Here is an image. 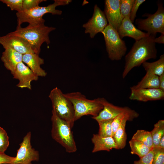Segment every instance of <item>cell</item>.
<instances>
[{"label":"cell","mask_w":164,"mask_h":164,"mask_svg":"<svg viewBox=\"0 0 164 164\" xmlns=\"http://www.w3.org/2000/svg\"><path fill=\"white\" fill-rule=\"evenodd\" d=\"M100 100L103 106V109L97 116L92 117L97 122L103 120L113 119L117 116L123 113L139 116L138 113L128 107H122L115 106L108 102L104 98H100Z\"/></svg>","instance_id":"cell-11"},{"label":"cell","mask_w":164,"mask_h":164,"mask_svg":"<svg viewBox=\"0 0 164 164\" xmlns=\"http://www.w3.org/2000/svg\"><path fill=\"white\" fill-rule=\"evenodd\" d=\"M154 154L152 164H164V149L153 147Z\"/></svg>","instance_id":"cell-30"},{"label":"cell","mask_w":164,"mask_h":164,"mask_svg":"<svg viewBox=\"0 0 164 164\" xmlns=\"http://www.w3.org/2000/svg\"><path fill=\"white\" fill-rule=\"evenodd\" d=\"M153 147H159V142L164 135V120L159 121L154 125L153 130L150 132Z\"/></svg>","instance_id":"cell-24"},{"label":"cell","mask_w":164,"mask_h":164,"mask_svg":"<svg viewBox=\"0 0 164 164\" xmlns=\"http://www.w3.org/2000/svg\"><path fill=\"white\" fill-rule=\"evenodd\" d=\"M45 0H23L22 2L23 10L32 9L39 6L41 2L46 1Z\"/></svg>","instance_id":"cell-32"},{"label":"cell","mask_w":164,"mask_h":164,"mask_svg":"<svg viewBox=\"0 0 164 164\" xmlns=\"http://www.w3.org/2000/svg\"><path fill=\"white\" fill-rule=\"evenodd\" d=\"M145 1V0H135L130 16V19L133 23L136 16L137 12L139 6Z\"/></svg>","instance_id":"cell-34"},{"label":"cell","mask_w":164,"mask_h":164,"mask_svg":"<svg viewBox=\"0 0 164 164\" xmlns=\"http://www.w3.org/2000/svg\"><path fill=\"white\" fill-rule=\"evenodd\" d=\"M49 97L51 100L52 110L60 118L68 123L72 128L74 122V111L71 102L57 87L50 92Z\"/></svg>","instance_id":"cell-6"},{"label":"cell","mask_w":164,"mask_h":164,"mask_svg":"<svg viewBox=\"0 0 164 164\" xmlns=\"http://www.w3.org/2000/svg\"><path fill=\"white\" fill-rule=\"evenodd\" d=\"M15 157L6 155L5 153H0V164L3 163L11 164Z\"/></svg>","instance_id":"cell-35"},{"label":"cell","mask_w":164,"mask_h":164,"mask_svg":"<svg viewBox=\"0 0 164 164\" xmlns=\"http://www.w3.org/2000/svg\"><path fill=\"white\" fill-rule=\"evenodd\" d=\"M64 95L73 104L75 121L84 115L96 116L103 109V106L100 97L89 99L79 92L69 93L64 94Z\"/></svg>","instance_id":"cell-5"},{"label":"cell","mask_w":164,"mask_h":164,"mask_svg":"<svg viewBox=\"0 0 164 164\" xmlns=\"http://www.w3.org/2000/svg\"><path fill=\"white\" fill-rule=\"evenodd\" d=\"M117 31L121 39L124 37L128 36L133 38L135 41L149 35L147 33L143 32L136 28L128 18L123 19Z\"/></svg>","instance_id":"cell-16"},{"label":"cell","mask_w":164,"mask_h":164,"mask_svg":"<svg viewBox=\"0 0 164 164\" xmlns=\"http://www.w3.org/2000/svg\"><path fill=\"white\" fill-rule=\"evenodd\" d=\"M154 41L156 43L164 44V34H161V35L157 38H155Z\"/></svg>","instance_id":"cell-37"},{"label":"cell","mask_w":164,"mask_h":164,"mask_svg":"<svg viewBox=\"0 0 164 164\" xmlns=\"http://www.w3.org/2000/svg\"><path fill=\"white\" fill-rule=\"evenodd\" d=\"M22 62L26 64L38 77H45L47 73L41 67V65L44 63V60L38 54L35 53H30L23 55Z\"/></svg>","instance_id":"cell-17"},{"label":"cell","mask_w":164,"mask_h":164,"mask_svg":"<svg viewBox=\"0 0 164 164\" xmlns=\"http://www.w3.org/2000/svg\"><path fill=\"white\" fill-rule=\"evenodd\" d=\"M135 0H120V10L123 19L130 18V14Z\"/></svg>","instance_id":"cell-27"},{"label":"cell","mask_w":164,"mask_h":164,"mask_svg":"<svg viewBox=\"0 0 164 164\" xmlns=\"http://www.w3.org/2000/svg\"></svg>","instance_id":"cell-40"},{"label":"cell","mask_w":164,"mask_h":164,"mask_svg":"<svg viewBox=\"0 0 164 164\" xmlns=\"http://www.w3.org/2000/svg\"><path fill=\"white\" fill-rule=\"evenodd\" d=\"M101 33L109 58L112 60H121L127 50L125 41L120 37L117 31L109 24Z\"/></svg>","instance_id":"cell-7"},{"label":"cell","mask_w":164,"mask_h":164,"mask_svg":"<svg viewBox=\"0 0 164 164\" xmlns=\"http://www.w3.org/2000/svg\"><path fill=\"white\" fill-rule=\"evenodd\" d=\"M142 65L146 73L159 76L164 73V55H161L156 61L152 62L145 61Z\"/></svg>","instance_id":"cell-22"},{"label":"cell","mask_w":164,"mask_h":164,"mask_svg":"<svg viewBox=\"0 0 164 164\" xmlns=\"http://www.w3.org/2000/svg\"><path fill=\"white\" fill-rule=\"evenodd\" d=\"M113 120L111 119L97 122L99 126L98 135L103 137H112L111 123Z\"/></svg>","instance_id":"cell-26"},{"label":"cell","mask_w":164,"mask_h":164,"mask_svg":"<svg viewBox=\"0 0 164 164\" xmlns=\"http://www.w3.org/2000/svg\"><path fill=\"white\" fill-rule=\"evenodd\" d=\"M91 141L94 145L92 153L102 151L109 152L113 149H118L112 137H103L98 134H94L91 138Z\"/></svg>","instance_id":"cell-19"},{"label":"cell","mask_w":164,"mask_h":164,"mask_svg":"<svg viewBox=\"0 0 164 164\" xmlns=\"http://www.w3.org/2000/svg\"><path fill=\"white\" fill-rule=\"evenodd\" d=\"M120 0H105L104 12L108 24L117 31L123 19L120 10Z\"/></svg>","instance_id":"cell-14"},{"label":"cell","mask_w":164,"mask_h":164,"mask_svg":"<svg viewBox=\"0 0 164 164\" xmlns=\"http://www.w3.org/2000/svg\"><path fill=\"white\" fill-rule=\"evenodd\" d=\"M128 121H131L132 120L128 116L125 117L112 136L117 146L118 149H122L126 145L127 134L125 132V126Z\"/></svg>","instance_id":"cell-21"},{"label":"cell","mask_w":164,"mask_h":164,"mask_svg":"<svg viewBox=\"0 0 164 164\" xmlns=\"http://www.w3.org/2000/svg\"><path fill=\"white\" fill-rule=\"evenodd\" d=\"M31 133L28 132L23 138L17 150L16 156L11 164H32L39 159V152L32 148L31 145Z\"/></svg>","instance_id":"cell-9"},{"label":"cell","mask_w":164,"mask_h":164,"mask_svg":"<svg viewBox=\"0 0 164 164\" xmlns=\"http://www.w3.org/2000/svg\"><path fill=\"white\" fill-rule=\"evenodd\" d=\"M71 2V0H55L53 3L47 6H38L31 9L17 12V28L21 26V25L25 22L30 24L44 23L45 20L43 17L45 14L50 13L52 15H60L62 13V11L56 9V7L67 5Z\"/></svg>","instance_id":"cell-3"},{"label":"cell","mask_w":164,"mask_h":164,"mask_svg":"<svg viewBox=\"0 0 164 164\" xmlns=\"http://www.w3.org/2000/svg\"><path fill=\"white\" fill-rule=\"evenodd\" d=\"M51 117V136L69 153L75 152L77 149L72 128L66 121L60 118L52 110Z\"/></svg>","instance_id":"cell-4"},{"label":"cell","mask_w":164,"mask_h":164,"mask_svg":"<svg viewBox=\"0 0 164 164\" xmlns=\"http://www.w3.org/2000/svg\"><path fill=\"white\" fill-rule=\"evenodd\" d=\"M56 29L55 27H48L44 23L38 24H29L27 26L17 28L15 30L8 34L22 37L30 44L34 52L39 55L42 44L50 43L49 34Z\"/></svg>","instance_id":"cell-2"},{"label":"cell","mask_w":164,"mask_h":164,"mask_svg":"<svg viewBox=\"0 0 164 164\" xmlns=\"http://www.w3.org/2000/svg\"><path fill=\"white\" fill-rule=\"evenodd\" d=\"M156 36L149 34L135 41L131 49L125 56V64L122 74L123 78L134 67L157 57V50L154 41Z\"/></svg>","instance_id":"cell-1"},{"label":"cell","mask_w":164,"mask_h":164,"mask_svg":"<svg viewBox=\"0 0 164 164\" xmlns=\"http://www.w3.org/2000/svg\"><path fill=\"white\" fill-rule=\"evenodd\" d=\"M0 164H10L8 163H3Z\"/></svg>","instance_id":"cell-39"},{"label":"cell","mask_w":164,"mask_h":164,"mask_svg":"<svg viewBox=\"0 0 164 164\" xmlns=\"http://www.w3.org/2000/svg\"><path fill=\"white\" fill-rule=\"evenodd\" d=\"M130 89L129 98L131 100L147 102L163 100L164 98V91L159 88Z\"/></svg>","instance_id":"cell-15"},{"label":"cell","mask_w":164,"mask_h":164,"mask_svg":"<svg viewBox=\"0 0 164 164\" xmlns=\"http://www.w3.org/2000/svg\"><path fill=\"white\" fill-rule=\"evenodd\" d=\"M159 147L164 149V135L162 137L159 142Z\"/></svg>","instance_id":"cell-38"},{"label":"cell","mask_w":164,"mask_h":164,"mask_svg":"<svg viewBox=\"0 0 164 164\" xmlns=\"http://www.w3.org/2000/svg\"><path fill=\"white\" fill-rule=\"evenodd\" d=\"M108 25L104 12L97 5H95L92 17L83 25V27L85 29V33H88L90 37L92 38L97 33L102 32Z\"/></svg>","instance_id":"cell-10"},{"label":"cell","mask_w":164,"mask_h":164,"mask_svg":"<svg viewBox=\"0 0 164 164\" xmlns=\"http://www.w3.org/2000/svg\"><path fill=\"white\" fill-rule=\"evenodd\" d=\"M23 0H1L0 1L5 4L12 10H16L17 12L23 10Z\"/></svg>","instance_id":"cell-31"},{"label":"cell","mask_w":164,"mask_h":164,"mask_svg":"<svg viewBox=\"0 0 164 164\" xmlns=\"http://www.w3.org/2000/svg\"><path fill=\"white\" fill-rule=\"evenodd\" d=\"M159 88L164 91V73L159 76Z\"/></svg>","instance_id":"cell-36"},{"label":"cell","mask_w":164,"mask_h":164,"mask_svg":"<svg viewBox=\"0 0 164 164\" xmlns=\"http://www.w3.org/2000/svg\"><path fill=\"white\" fill-rule=\"evenodd\" d=\"M157 4L158 9L154 13H145L142 16L147 17V18H139L135 20L138 29L155 36L158 32L164 34V8L160 2H158Z\"/></svg>","instance_id":"cell-8"},{"label":"cell","mask_w":164,"mask_h":164,"mask_svg":"<svg viewBox=\"0 0 164 164\" xmlns=\"http://www.w3.org/2000/svg\"><path fill=\"white\" fill-rule=\"evenodd\" d=\"M154 154L153 148L147 155L140 158L139 160L135 161L134 164H152Z\"/></svg>","instance_id":"cell-33"},{"label":"cell","mask_w":164,"mask_h":164,"mask_svg":"<svg viewBox=\"0 0 164 164\" xmlns=\"http://www.w3.org/2000/svg\"><path fill=\"white\" fill-rule=\"evenodd\" d=\"M132 139L140 142L151 149L153 147L150 132L143 130H138L134 134Z\"/></svg>","instance_id":"cell-23"},{"label":"cell","mask_w":164,"mask_h":164,"mask_svg":"<svg viewBox=\"0 0 164 164\" xmlns=\"http://www.w3.org/2000/svg\"><path fill=\"white\" fill-rule=\"evenodd\" d=\"M131 153L138 155L140 158L147 155L152 149L144 145L140 142L131 139L129 142Z\"/></svg>","instance_id":"cell-25"},{"label":"cell","mask_w":164,"mask_h":164,"mask_svg":"<svg viewBox=\"0 0 164 164\" xmlns=\"http://www.w3.org/2000/svg\"><path fill=\"white\" fill-rule=\"evenodd\" d=\"M9 145V138L6 131L0 127V153H5Z\"/></svg>","instance_id":"cell-29"},{"label":"cell","mask_w":164,"mask_h":164,"mask_svg":"<svg viewBox=\"0 0 164 164\" xmlns=\"http://www.w3.org/2000/svg\"><path fill=\"white\" fill-rule=\"evenodd\" d=\"M159 76L146 73L141 80L137 84L130 87V89L144 88H159Z\"/></svg>","instance_id":"cell-20"},{"label":"cell","mask_w":164,"mask_h":164,"mask_svg":"<svg viewBox=\"0 0 164 164\" xmlns=\"http://www.w3.org/2000/svg\"><path fill=\"white\" fill-rule=\"evenodd\" d=\"M23 55L11 48H6L2 53V61L6 68L12 74L17 65L22 62Z\"/></svg>","instance_id":"cell-18"},{"label":"cell","mask_w":164,"mask_h":164,"mask_svg":"<svg viewBox=\"0 0 164 164\" xmlns=\"http://www.w3.org/2000/svg\"><path fill=\"white\" fill-rule=\"evenodd\" d=\"M0 43L5 49L11 48L22 55L35 53L29 43L20 36L8 33L5 36H0Z\"/></svg>","instance_id":"cell-12"},{"label":"cell","mask_w":164,"mask_h":164,"mask_svg":"<svg viewBox=\"0 0 164 164\" xmlns=\"http://www.w3.org/2000/svg\"><path fill=\"white\" fill-rule=\"evenodd\" d=\"M12 74L14 79L19 80L16 85L17 87L21 88H27L29 90L31 89L32 81L37 80L39 77L22 62L18 64Z\"/></svg>","instance_id":"cell-13"},{"label":"cell","mask_w":164,"mask_h":164,"mask_svg":"<svg viewBox=\"0 0 164 164\" xmlns=\"http://www.w3.org/2000/svg\"><path fill=\"white\" fill-rule=\"evenodd\" d=\"M139 116L123 113L117 116L113 119L111 123L112 135H113L119 128L121 123L124 118L126 117H129L132 120Z\"/></svg>","instance_id":"cell-28"}]
</instances>
